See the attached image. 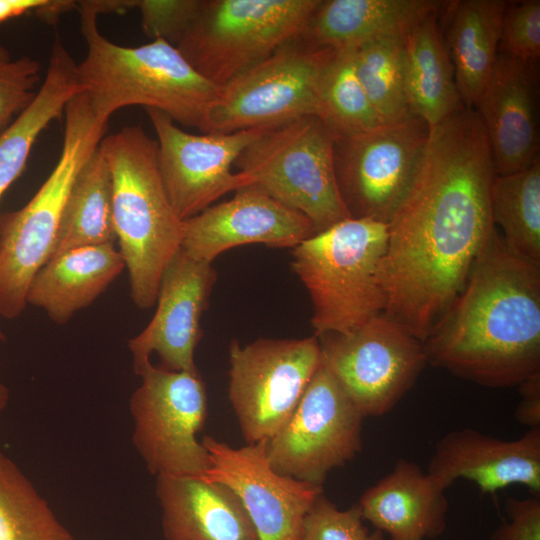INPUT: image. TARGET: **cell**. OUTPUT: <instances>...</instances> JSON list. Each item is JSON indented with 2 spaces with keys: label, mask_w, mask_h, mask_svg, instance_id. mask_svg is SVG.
I'll list each match as a JSON object with an SVG mask.
<instances>
[{
  "label": "cell",
  "mask_w": 540,
  "mask_h": 540,
  "mask_svg": "<svg viewBox=\"0 0 540 540\" xmlns=\"http://www.w3.org/2000/svg\"><path fill=\"white\" fill-rule=\"evenodd\" d=\"M388 223L347 218L295 246L291 267L313 305L315 336L349 333L385 313Z\"/></svg>",
  "instance_id": "cell-5"
},
{
  "label": "cell",
  "mask_w": 540,
  "mask_h": 540,
  "mask_svg": "<svg viewBox=\"0 0 540 540\" xmlns=\"http://www.w3.org/2000/svg\"><path fill=\"white\" fill-rule=\"evenodd\" d=\"M443 2L418 18L403 35L410 110L429 127L464 107L447 47L437 24Z\"/></svg>",
  "instance_id": "cell-25"
},
{
  "label": "cell",
  "mask_w": 540,
  "mask_h": 540,
  "mask_svg": "<svg viewBox=\"0 0 540 540\" xmlns=\"http://www.w3.org/2000/svg\"><path fill=\"white\" fill-rule=\"evenodd\" d=\"M334 136L317 116L267 129L235 165L251 184L301 212L315 232L350 218L334 169Z\"/></svg>",
  "instance_id": "cell-8"
},
{
  "label": "cell",
  "mask_w": 540,
  "mask_h": 540,
  "mask_svg": "<svg viewBox=\"0 0 540 540\" xmlns=\"http://www.w3.org/2000/svg\"><path fill=\"white\" fill-rule=\"evenodd\" d=\"M357 505L340 510L322 492L304 516L300 540H385L379 530L370 531Z\"/></svg>",
  "instance_id": "cell-33"
},
{
  "label": "cell",
  "mask_w": 540,
  "mask_h": 540,
  "mask_svg": "<svg viewBox=\"0 0 540 540\" xmlns=\"http://www.w3.org/2000/svg\"><path fill=\"white\" fill-rule=\"evenodd\" d=\"M0 540H74L32 482L1 451Z\"/></svg>",
  "instance_id": "cell-30"
},
{
  "label": "cell",
  "mask_w": 540,
  "mask_h": 540,
  "mask_svg": "<svg viewBox=\"0 0 540 540\" xmlns=\"http://www.w3.org/2000/svg\"><path fill=\"white\" fill-rule=\"evenodd\" d=\"M60 157L47 179L22 208L0 214V316L14 319L27 302L29 285L52 253L71 185L107 129L81 91L65 110Z\"/></svg>",
  "instance_id": "cell-6"
},
{
  "label": "cell",
  "mask_w": 540,
  "mask_h": 540,
  "mask_svg": "<svg viewBox=\"0 0 540 540\" xmlns=\"http://www.w3.org/2000/svg\"><path fill=\"white\" fill-rule=\"evenodd\" d=\"M489 141L475 109L430 128L423 157L388 223L385 315L423 342L463 289L496 230Z\"/></svg>",
  "instance_id": "cell-1"
},
{
  "label": "cell",
  "mask_w": 540,
  "mask_h": 540,
  "mask_svg": "<svg viewBox=\"0 0 540 540\" xmlns=\"http://www.w3.org/2000/svg\"><path fill=\"white\" fill-rule=\"evenodd\" d=\"M9 401V390L8 388L0 381V418L7 407Z\"/></svg>",
  "instance_id": "cell-40"
},
{
  "label": "cell",
  "mask_w": 540,
  "mask_h": 540,
  "mask_svg": "<svg viewBox=\"0 0 540 540\" xmlns=\"http://www.w3.org/2000/svg\"><path fill=\"white\" fill-rule=\"evenodd\" d=\"M40 63L12 57L0 44V134L32 103L40 82Z\"/></svg>",
  "instance_id": "cell-34"
},
{
  "label": "cell",
  "mask_w": 540,
  "mask_h": 540,
  "mask_svg": "<svg viewBox=\"0 0 540 540\" xmlns=\"http://www.w3.org/2000/svg\"><path fill=\"white\" fill-rule=\"evenodd\" d=\"M320 0H201L174 47L218 88L305 28Z\"/></svg>",
  "instance_id": "cell-7"
},
{
  "label": "cell",
  "mask_w": 540,
  "mask_h": 540,
  "mask_svg": "<svg viewBox=\"0 0 540 540\" xmlns=\"http://www.w3.org/2000/svg\"><path fill=\"white\" fill-rule=\"evenodd\" d=\"M517 387L522 399L515 410L516 421L529 429L540 428V373Z\"/></svg>",
  "instance_id": "cell-38"
},
{
  "label": "cell",
  "mask_w": 540,
  "mask_h": 540,
  "mask_svg": "<svg viewBox=\"0 0 540 540\" xmlns=\"http://www.w3.org/2000/svg\"><path fill=\"white\" fill-rule=\"evenodd\" d=\"M146 112L157 136L161 176L181 220L200 213L221 196L251 185L246 174L233 173L231 168L267 129L193 134L158 110Z\"/></svg>",
  "instance_id": "cell-15"
},
{
  "label": "cell",
  "mask_w": 540,
  "mask_h": 540,
  "mask_svg": "<svg viewBox=\"0 0 540 540\" xmlns=\"http://www.w3.org/2000/svg\"><path fill=\"white\" fill-rule=\"evenodd\" d=\"M500 52L535 63L540 55V1L508 3L499 42Z\"/></svg>",
  "instance_id": "cell-35"
},
{
  "label": "cell",
  "mask_w": 540,
  "mask_h": 540,
  "mask_svg": "<svg viewBox=\"0 0 540 540\" xmlns=\"http://www.w3.org/2000/svg\"><path fill=\"white\" fill-rule=\"evenodd\" d=\"M505 512L509 521L495 529L489 540H540V494L525 499L508 497Z\"/></svg>",
  "instance_id": "cell-37"
},
{
  "label": "cell",
  "mask_w": 540,
  "mask_h": 540,
  "mask_svg": "<svg viewBox=\"0 0 540 540\" xmlns=\"http://www.w3.org/2000/svg\"><path fill=\"white\" fill-rule=\"evenodd\" d=\"M115 242L112 177L98 146L71 185L49 259L75 248Z\"/></svg>",
  "instance_id": "cell-28"
},
{
  "label": "cell",
  "mask_w": 540,
  "mask_h": 540,
  "mask_svg": "<svg viewBox=\"0 0 540 540\" xmlns=\"http://www.w3.org/2000/svg\"><path fill=\"white\" fill-rule=\"evenodd\" d=\"M125 268L113 244L87 246L49 259L34 275L27 304L42 308L57 324L92 304Z\"/></svg>",
  "instance_id": "cell-23"
},
{
  "label": "cell",
  "mask_w": 540,
  "mask_h": 540,
  "mask_svg": "<svg viewBox=\"0 0 540 540\" xmlns=\"http://www.w3.org/2000/svg\"><path fill=\"white\" fill-rule=\"evenodd\" d=\"M317 338L321 362L364 418L391 411L427 364L422 342L385 314Z\"/></svg>",
  "instance_id": "cell-12"
},
{
  "label": "cell",
  "mask_w": 540,
  "mask_h": 540,
  "mask_svg": "<svg viewBox=\"0 0 540 540\" xmlns=\"http://www.w3.org/2000/svg\"><path fill=\"white\" fill-rule=\"evenodd\" d=\"M137 375L142 382L129 404L132 443L148 471L203 479L211 460L196 436L208 409L199 371H171L148 361Z\"/></svg>",
  "instance_id": "cell-10"
},
{
  "label": "cell",
  "mask_w": 540,
  "mask_h": 540,
  "mask_svg": "<svg viewBox=\"0 0 540 540\" xmlns=\"http://www.w3.org/2000/svg\"><path fill=\"white\" fill-rule=\"evenodd\" d=\"M427 472L445 489L466 479L482 493L520 484L540 494V428L513 440L472 428L450 431L437 441Z\"/></svg>",
  "instance_id": "cell-19"
},
{
  "label": "cell",
  "mask_w": 540,
  "mask_h": 540,
  "mask_svg": "<svg viewBox=\"0 0 540 540\" xmlns=\"http://www.w3.org/2000/svg\"><path fill=\"white\" fill-rule=\"evenodd\" d=\"M403 35L381 37L354 49L357 76L382 124L413 114L406 89Z\"/></svg>",
  "instance_id": "cell-31"
},
{
  "label": "cell",
  "mask_w": 540,
  "mask_h": 540,
  "mask_svg": "<svg viewBox=\"0 0 540 540\" xmlns=\"http://www.w3.org/2000/svg\"><path fill=\"white\" fill-rule=\"evenodd\" d=\"M113 185V217L130 295L140 309L154 306L162 274L180 250L184 221L176 214L159 167L157 141L140 126H125L100 142Z\"/></svg>",
  "instance_id": "cell-4"
},
{
  "label": "cell",
  "mask_w": 540,
  "mask_h": 540,
  "mask_svg": "<svg viewBox=\"0 0 540 540\" xmlns=\"http://www.w3.org/2000/svg\"><path fill=\"white\" fill-rule=\"evenodd\" d=\"M536 87L534 63L498 52L475 106L497 176L523 171L539 160Z\"/></svg>",
  "instance_id": "cell-20"
},
{
  "label": "cell",
  "mask_w": 540,
  "mask_h": 540,
  "mask_svg": "<svg viewBox=\"0 0 540 540\" xmlns=\"http://www.w3.org/2000/svg\"><path fill=\"white\" fill-rule=\"evenodd\" d=\"M442 2L431 0H320L299 38L316 47L356 49L381 37L403 35Z\"/></svg>",
  "instance_id": "cell-24"
},
{
  "label": "cell",
  "mask_w": 540,
  "mask_h": 540,
  "mask_svg": "<svg viewBox=\"0 0 540 540\" xmlns=\"http://www.w3.org/2000/svg\"><path fill=\"white\" fill-rule=\"evenodd\" d=\"M165 540H259L237 494L201 478L156 476Z\"/></svg>",
  "instance_id": "cell-22"
},
{
  "label": "cell",
  "mask_w": 540,
  "mask_h": 540,
  "mask_svg": "<svg viewBox=\"0 0 540 540\" xmlns=\"http://www.w3.org/2000/svg\"><path fill=\"white\" fill-rule=\"evenodd\" d=\"M315 233L304 214L251 184L236 190L231 199L184 220L181 249L197 261L212 264L237 246L257 243L294 248Z\"/></svg>",
  "instance_id": "cell-17"
},
{
  "label": "cell",
  "mask_w": 540,
  "mask_h": 540,
  "mask_svg": "<svg viewBox=\"0 0 540 540\" xmlns=\"http://www.w3.org/2000/svg\"><path fill=\"white\" fill-rule=\"evenodd\" d=\"M335 52L298 36L219 87L199 131L269 129L319 117L322 80Z\"/></svg>",
  "instance_id": "cell-9"
},
{
  "label": "cell",
  "mask_w": 540,
  "mask_h": 540,
  "mask_svg": "<svg viewBox=\"0 0 540 540\" xmlns=\"http://www.w3.org/2000/svg\"><path fill=\"white\" fill-rule=\"evenodd\" d=\"M491 211L507 248L540 266V160L523 171L496 175Z\"/></svg>",
  "instance_id": "cell-29"
},
{
  "label": "cell",
  "mask_w": 540,
  "mask_h": 540,
  "mask_svg": "<svg viewBox=\"0 0 540 540\" xmlns=\"http://www.w3.org/2000/svg\"><path fill=\"white\" fill-rule=\"evenodd\" d=\"M216 278L212 264L191 258L181 248L173 256L161 277L153 318L128 341L136 374L153 352L167 370L198 371L194 352L203 335L200 320Z\"/></svg>",
  "instance_id": "cell-18"
},
{
  "label": "cell",
  "mask_w": 540,
  "mask_h": 540,
  "mask_svg": "<svg viewBox=\"0 0 540 540\" xmlns=\"http://www.w3.org/2000/svg\"><path fill=\"white\" fill-rule=\"evenodd\" d=\"M0 340H5L4 333L0 330Z\"/></svg>",
  "instance_id": "cell-41"
},
{
  "label": "cell",
  "mask_w": 540,
  "mask_h": 540,
  "mask_svg": "<svg viewBox=\"0 0 540 540\" xmlns=\"http://www.w3.org/2000/svg\"><path fill=\"white\" fill-rule=\"evenodd\" d=\"M77 63L61 39L53 43L48 69L32 103L0 134V199L20 176L40 133L64 114L82 91Z\"/></svg>",
  "instance_id": "cell-27"
},
{
  "label": "cell",
  "mask_w": 540,
  "mask_h": 540,
  "mask_svg": "<svg viewBox=\"0 0 540 540\" xmlns=\"http://www.w3.org/2000/svg\"><path fill=\"white\" fill-rule=\"evenodd\" d=\"M201 5V0H138L145 34L174 45Z\"/></svg>",
  "instance_id": "cell-36"
},
{
  "label": "cell",
  "mask_w": 540,
  "mask_h": 540,
  "mask_svg": "<svg viewBox=\"0 0 540 540\" xmlns=\"http://www.w3.org/2000/svg\"><path fill=\"white\" fill-rule=\"evenodd\" d=\"M228 396L247 444L267 442L289 421L321 364L317 336L261 338L229 346Z\"/></svg>",
  "instance_id": "cell-11"
},
{
  "label": "cell",
  "mask_w": 540,
  "mask_h": 540,
  "mask_svg": "<svg viewBox=\"0 0 540 540\" xmlns=\"http://www.w3.org/2000/svg\"><path fill=\"white\" fill-rule=\"evenodd\" d=\"M319 118L334 139L382 125L357 76L354 49L336 50L330 61L321 85Z\"/></svg>",
  "instance_id": "cell-32"
},
{
  "label": "cell",
  "mask_w": 540,
  "mask_h": 540,
  "mask_svg": "<svg viewBox=\"0 0 540 540\" xmlns=\"http://www.w3.org/2000/svg\"><path fill=\"white\" fill-rule=\"evenodd\" d=\"M429 132L412 114L334 139L337 185L350 217L389 223L417 173Z\"/></svg>",
  "instance_id": "cell-13"
},
{
  "label": "cell",
  "mask_w": 540,
  "mask_h": 540,
  "mask_svg": "<svg viewBox=\"0 0 540 540\" xmlns=\"http://www.w3.org/2000/svg\"><path fill=\"white\" fill-rule=\"evenodd\" d=\"M503 0L449 2L448 45L455 84L465 107L476 106L494 69L504 15Z\"/></svg>",
  "instance_id": "cell-26"
},
{
  "label": "cell",
  "mask_w": 540,
  "mask_h": 540,
  "mask_svg": "<svg viewBox=\"0 0 540 540\" xmlns=\"http://www.w3.org/2000/svg\"><path fill=\"white\" fill-rule=\"evenodd\" d=\"M446 489L415 462L400 459L367 488L357 506L363 519L390 540H426L446 529Z\"/></svg>",
  "instance_id": "cell-21"
},
{
  "label": "cell",
  "mask_w": 540,
  "mask_h": 540,
  "mask_svg": "<svg viewBox=\"0 0 540 540\" xmlns=\"http://www.w3.org/2000/svg\"><path fill=\"white\" fill-rule=\"evenodd\" d=\"M422 344L427 363L485 387L539 374L540 266L512 253L495 230Z\"/></svg>",
  "instance_id": "cell-2"
},
{
  "label": "cell",
  "mask_w": 540,
  "mask_h": 540,
  "mask_svg": "<svg viewBox=\"0 0 540 540\" xmlns=\"http://www.w3.org/2000/svg\"><path fill=\"white\" fill-rule=\"evenodd\" d=\"M363 415L321 362L286 425L266 442L277 473L323 486L362 450Z\"/></svg>",
  "instance_id": "cell-14"
},
{
  "label": "cell",
  "mask_w": 540,
  "mask_h": 540,
  "mask_svg": "<svg viewBox=\"0 0 540 540\" xmlns=\"http://www.w3.org/2000/svg\"><path fill=\"white\" fill-rule=\"evenodd\" d=\"M201 443L211 460L203 480L224 484L237 494L259 540H300L304 516L322 486L274 471L266 442L233 448L206 435Z\"/></svg>",
  "instance_id": "cell-16"
},
{
  "label": "cell",
  "mask_w": 540,
  "mask_h": 540,
  "mask_svg": "<svg viewBox=\"0 0 540 540\" xmlns=\"http://www.w3.org/2000/svg\"><path fill=\"white\" fill-rule=\"evenodd\" d=\"M48 0H0V23L22 16L29 12H37Z\"/></svg>",
  "instance_id": "cell-39"
},
{
  "label": "cell",
  "mask_w": 540,
  "mask_h": 540,
  "mask_svg": "<svg viewBox=\"0 0 540 540\" xmlns=\"http://www.w3.org/2000/svg\"><path fill=\"white\" fill-rule=\"evenodd\" d=\"M80 3L87 53L76 72L95 115L108 123L116 111L138 105L199 130L219 88L165 40L137 47L111 42L97 28L98 14Z\"/></svg>",
  "instance_id": "cell-3"
}]
</instances>
